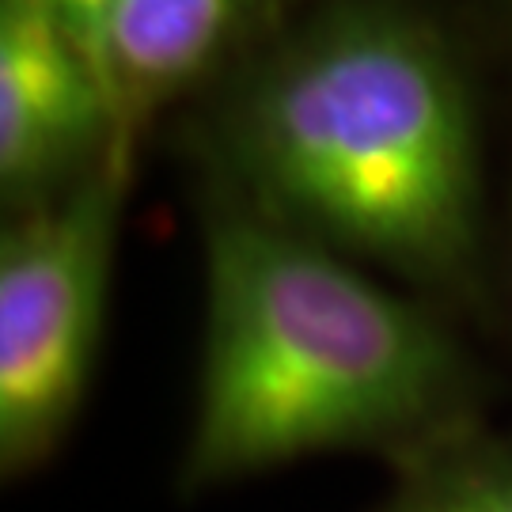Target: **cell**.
<instances>
[{"mask_svg": "<svg viewBox=\"0 0 512 512\" xmlns=\"http://www.w3.org/2000/svg\"><path fill=\"white\" fill-rule=\"evenodd\" d=\"M183 494L315 456H421L486 418V376L433 304L220 190Z\"/></svg>", "mask_w": 512, "mask_h": 512, "instance_id": "1", "label": "cell"}, {"mask_svg": "<svg viewBox=\"0 0 512 512\" xmlns=\"http://www.w3.org/2000/svg\"><path fill=\"white\" fill-rule=\"evenodd\" d=\"M224 194L433 296L482 262V167L456 61L418 19L365 8L296 38L217 141Z\"/></svg>", "mask_w": 512, "mask_h": 512, "instance_id": "2", "label": "cell"}, {"mask_svg": "<svg viewBox=\"0 0 512 512\" xmlns=\"http://www.w3.org/2000/svg\"><path fill=\"white\" fill-rule=\"evenodd\" d=\"M129 145L54 202L12 213L0 239V475H35L69 440L92 391Z\"/></svg>", "mask_w": 512, "mask_h": 512, "instance_id": "3", "label": "cell"}, {"mask_svg": "<svg viewBox=\"0 0 512 512\" xmlns=\"http://www.w3.org/2000/svg\"><path fill=\"white\" fill-rule=\"evenodd\" d=\"M133 129L46 0L0 4V190L8 213L54 202Z\"/></svg>", "mask_w": 512, "mask_h": 512, "instance_id": "4", "label": "cell"}, {"mask_svg": "<svg viewBox=\"0 0 512 512\" xmlns=\"http://www.w3.org/2000/svg\"><path fill=\"white\" fill-rule=\"evenodd\" d=\"M251 8L255 0H114L107 65L129 126L202 73Z\"/></svg>", "mask_w": 512, "mask_h": 512, "instance_id": "5", "label": "cell"}, {"mask_svg": "<svg viewBox=\"0 0 512 512\" xmlns=\"http://www.w3.org/2000/svg\"><path fill=\"white\" fill-rule=\"evenodd\" d=\"M368 512H512V429L482 421L391 467Z\"/></svg>", "mask_w": 512, "mask_h": 512, "instance_id": "6", "label": "cell"}, {"mask_svg": "<svg viewBox=\"0 0 512 512\" xmlns=\"http://www.w3.org/2000/svg\"><path fill=\"white\" fill-rule=\"evenodd\" d=\"M46 8H50L57 16V23L69 31V38L80 46V54L92 61V69L99 73V80H103L107 92L114 95L110 65H107V27H110V8H114V0H46ZM114 103H118V95H114ZM122 118H126V114H122Z\"/></svg>", "mask_w": 512, "mask_h": 512, "instance_id": "7", "label": "cell"}]
</instances>
